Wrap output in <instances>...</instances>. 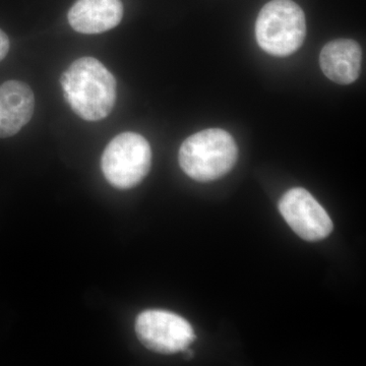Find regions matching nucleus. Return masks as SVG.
Returning <instances> with one entry per match:
<instances>
[{
  "label": "nucleus",
  "mask_w": 366,
  "mask_h": 366,
  "mask_svg": "<svg viewBox=\"0 0 366 366\" xmlns=\"http://www.w3.org/2000/svg\"><path fill=\"white\" fill-rule=\"evenodd\" d=\"M150 144L136 132H122L108 144L101 168L107 182L118 189H129L143 182L151 169Z\"/></svg>",
  "instance_id": "nucleus-4"
},
{
  "label": "nucleus",
  "mask_w": 366,
  "mask_h": 366,
  "mask_svg": "<svg viewBox=\"0 0 366 366\" xmlns=\"http://www.w3.org/2000/svg\"><path fill=\"white\" fill-rule=\"evenodd\" d=\"M279 211L291 229L307 242H320L333 231V222L307 189H289L279 202Z\"/></svg>",
  "instance_id": "nucleus-6"
},
{
  "label": "nucleus",
  "mask_w": 366,
  "mask_h": 366,
  "mask_svg": "<svg viewBox=\"0 0 366 366\" xmlns=\"http://www.w3.org/2000/svg\"><path fill=\"white\" fill-rule=\"evenodd\" d=\"M362 50L356 41L337 39L327 43L320 54L325 76L340 85H350L360 78Z\"/></svg>",
  "instance_id": "nucleus-9"
},
{
  "label": "nucleus",
  "mask_w": 366,
  "mask_h": 366,
  "mask_svg": "<svg viewBox=\"0 0 366 366\" xmlns=\"http://www.w3.org/2000/svg\"><path fill=\"white\" fill-rule=\"evenodd\" d=\"M237 158L234 139L221 129H204L187 137L178 154L185 174L201 182L223 177L234 167Z\"/></svg>",
  "instance_id": "nucleus-2"
},
{
  "label": "nucleus",
  "mask_w": 366,
  "mask_h": 366,
  "mask_svg": "<svg viewBox=\"0 0 366 366\" xmlns=\"http://www.w3.org/2000/svg\"><path fill=\"white\" fill-rule=\"evenodd\" d=\"M35 110V96L30 86L21 81H7L0 86V139L13 137L29 124Z\"/></svg>",
  "instance_id": "nucleus-7"
},
{
  "label": "nucleus",
  "mask_w": 366,
  "mask_h": 366,
  "mask_svg": "<svg viewBox=\"0 0 366 366\" xmlns=\"http://www.w3.org/2000/svg\"><path fill=\"white\" fill-rule=\"evenodd\" d=\"M64 99L72 112L88 122L104 119L117 98V79L94 57L74 60L60 76Z\"/></svg>",
  "instance_id": "nucleus-1"
},
{
  "label": "nucleus",
  "mask_w": 366,
  "mask_h": 366,
  "mask_svg": "<svg viewBox=\"0 0 366 366\" xmlns=\"http://www.w3.org/2000/svg\"><path fill=\"white\" fill-rule=\"evenodd\" d=\"M9 51V39L4 31L0 30V61L6 59Z\"/></svg>",
  "instance_id": "nucleus-10"
},
{
  "label": "nucleus",
  "mask_w": 366,
  "mask_h": 366,
  "mask_svg": "<svg viewBox=\"0 0 366 366\" xmlns=\"http://www.w3.org/2000/svg\"><path fill=\"white\" fill-rule=\"evenodd\" d=\"M136 333L146 348L161 354L182 352L196 339L187 320L162 310H144L137 315Z\"/></svg>",
  "instance_id": "nucleus-5"
},
{
  "label": "nucleus",
  "mask_w": 366,
  "mask_h": 366,
  "mask_svg": "<svg viewBox=\"0 0 366 366\" xmlns=\"http://www.w3.org/2000/svg\"><path fill=\"white\" fill-rule=\"evenodd\" d=\"M307 35L302 9L292 0H271L255 21V39L268 54L288 56L301 47Z\"/></svg>",
  "instance_id": "nucleus-3"
},
{
  "label": "nucleus",
  "mask_w": 366,
  "mask_h": 366,
  "mask_svg": "<svg viewBox=\"0 0 366 366\" xmlns=\"http://www.w3.org/2000/svg\"><path fill=\"white\" fill-rule=\"evenodd\" d=\"M124 18L122 0H76L67 19L76 32L94 35L107 32Z\"/></svg>",
  "instance_id": "nucleus-8"
}]
</instances>
